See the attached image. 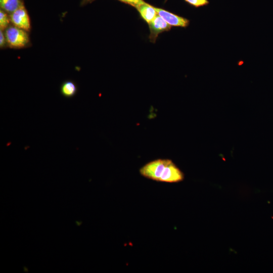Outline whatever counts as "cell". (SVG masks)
Segmentation results:
<instances>
[{"instance_id":"cell-1","label":"cell","mask_w":273,"mask_h":273,"mask_svg":"<svg viewBox=\"0 0 273 273\" xmlns=\"http://www.w3.org/2000/svg\"><path fill=\"white\" fill-rule=\"evenodd\" d=\"M143 177L156 181L177 183L185 178L183 172L169 159H157L151 161L139 170Z\"/></svg>"},{"instance_id":"cell-2","label":"cell","mask_w":273,"mask_h":273,"mask_svg":"<svg viewBox=\"0 0 273 273\" xmlns=\"http://www.w3.org/2000/svg\"><path fill=\"white\" fill-rule=\"evenodd\" d=\"M5 34L7 44L10 48L21 49L29 43L28 31L15 26H9L5 30Z\"/></svg>"},{"instance_id":"cell-3","label":"cell","mask_w":273,"mask_h":273,"mask_svg":"<svg viewBox=\"0 0 273 273\" xmlns=\"http://www.w3.org/2000/svg\"><path fill=\"white\" fill-rule=\"evenodd\" d=\"M10 17L14 26L28 32L31 29L30 17L24 5L10 14Z\"/></svg>"},{"instance_id":"cell-4","label":"cell","mask_w":273,"mask_h":273,"mask_svg":"<svg viewBox=\"0 0 273 273\" xmlns=\"http://www.w3.org/2000/svg\"><path fill=\"white\" fill-rule=\"evenodd\" d=\"M148 24L150 31L149 38L153 43L156 42L160 33L169 31L172 27L158 14Z\"/></svg>"},{"instance_id":"cell-5","label":"cell","mask_w":273,"mask_h":273,"mask_svg":"<svg viewBox=\"0 0 273 273\" xmlns=\"http://www.w3.org/2000/svg\"><path fill=\"white\" fill-rule=\"evenodd\" d=\"M157 14L171 26L186 27L190 23L188 19L161 8L154 7Z\"/></svg>"},{"instance_id":"cell-6","label":"cell","mask_w":273,"mask_h":273,"mask_svg":"<svg viewBox=\"0 0 273 273\" xmlns=\"http://www.w3.org/2000/svg\"><path fill=\"white\" fill-rule=\"evenodd\" d=\"M135 9L139 12L141 18L148 24L150 23L157 15L154 7L145 2L138 6Z\"/></svg>"},{"instance_id":"cell-7","label":"cell","mask_w":273,"mask_h":273,"mask_svg":"<svg viewBox=\"0 0 273 273\" xmlns=\"http://www.w3.org/2000/svg\"><path fill=\"white\" fill-rule=\"evenodd\" d=\"M23 5L24 4L22 0H0L1 9L9 15L12 14Z\"/></svg>"},{"instance_id":"cell-8","label":"cell","mask_w":273,"mask_h":273,"mask_svg":"<svg viewBox=\"0 0 273 273\" xmlns=\"http://www.w3.org/2000/svg\"><path fill=\"white\" fill-rule=\"evenodd\" d=\"M61 94L65 97L70 98L75 95L77 91L76 84L72 80L64 81L60 88Z\"/></svg>"},{"instance_id":"cell-9","label":"cell","mask_w":273,"mask_h":273,"mask_svg":"<svg viewBox=\"0 0 273 273\" xmlns=\"http://www.w3.org/2000/svg\"><path fill=\"white\" fill-rule=\"evenodd\" d=\"M11 22L10 15L7 12L1 9L0 10V30H6L9 26Z\"/></svg>"},{"instance_id":"cell-10","label":"cell","mask_w":273,"mask_h":273,"mask_svg":"<svg viewBox=\"0 0 273 273\" xmlns=\"http://www.w3.org/2000/svg\"><path fill=\"white\" fill-rule=\"evenodd\" d=\"M189 4L195 7L198 8L207 5L209 4L208 0H184Z\"/></svg>"},{"instance_id":"cell-11","label":"cell","mask_w":273,"mask_h":273,"mask_svg":"<svg viewBox=\"0 0 273 273\" xmlns=\"http://www.w3.org/2000/svg\"><path fill=\"white\" fill-rule=\"evenodd\" d=\"M121 2L128 4L135 8L144 2L143 0H118Z\"/></svg>"},{"instance_id":"cell-12","label":"cell","mask_w":273,"mask_h":273,"mask_svg":"<svg viewBox=\"0 0 273 273\" xmlns=\"http://www.w3.org/2000/svg\"><path fill=\"white\" fill-rule=\"evenodd\" d=\"M4 31L0 30V47L4 48L7 44V39Z\"/></svg>"},{"instance_id":"cell-13","label":"cell","mask_w":273,"mask_h":273,"mask_svg":"<svg viewBox=\"0 0 273 273\" xmlns=\"http://www.w3.org/2000/svg\"><path fill=\"white\" fill-rule=\"evenodd\" d=\"M95 0H82L81 2V6H84L89 3H91Z\"/></svg>"}]
</instances>
